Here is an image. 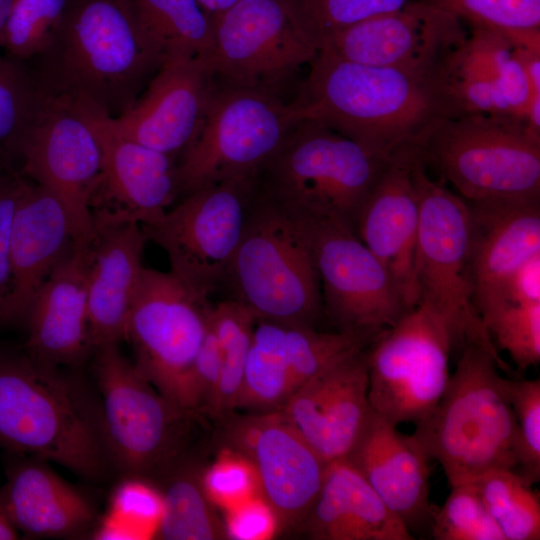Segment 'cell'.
Instances as JSON below:
<instances>
[{
    "mask_svg": "<svg viewBox=\"0 0 540 540\" xmlns=\"http://www.w3.org/2000/svg\"><path fill=\"white\" fill-rule=\"evenodd\" d=\"M515 53L528 81L531 94H540V48L516 44Z\"/></svg>",
    "mask_w": 540,
    "mask_h": 540,
    "instance_id": "obj_49",
    "label": "cell"
},
{
    "mask_svg": "<svg viewBox=\"0 0 540 540\" xmlns=\"http://www.w3.org/2000/svg\"><path fill=\"white\" fill-rule=\"evenodd\" d=\"M211 307L171 271L144 267L128 320L126 339L134 348V365L158 392L188 412L190 373Z\"/></svg>",
    "mask_w": 540,
    "mask_h": 540,
    "instance_id": "obj_14",
    "label": "cell"
},
{
    "mask_svg": "<svg viewBox=\"0 0 540 540\" xmlns=\"http://www.w3.org/2000/svg\"><path fill=\"white\" fill-rule=\"evenodd\" d=\"M392 157L319 121L299 119L257 173L255 186L300 219H336L354 229L360 208Z\"/></svg>",
    "mask_w": 540,
    "mask_h": 540,
    "instance_id": "obj_4",
    "label": "cell"
},
{
    "mask_svg": "<svg viewBox=\"0 0 540 540\" xmlns=\"http://www.w3.org/2000/svg\"><path fill=\"white\" fill-rule=\"evenodd\" d=\"M255 194V178H234L186 195L155 225L147 240L167 254L170 271L209 300L226 282Z\"/></svg>",
    "mask_w": 540,
    "mask_h": 540,
    "instance_id": "obj_11",
    "label": "cell"
},
{
    "mask_svg": "<svg viewBox=\"0 0 540 540\" xmlns=\"http://www.w3.org/2000/svg\"><path fill=\"white\" fill-rule=\"evenodd\" d=\"M0 495L12 523L27 536L78 535L95 518L86 496L37 462L13 466Z\"/></svg>",
    "mask_w": 540,
    "mask_h": 540,
    "instance_id": "obj_30",
    "label": "cell"
},
{
    "mask_svg": "<svg viewBox=\"0 0 540 540\" xmlns=\"http://www.w3.org/2000/svg\"><path fill=\"white\" fill-rule=\"evenodd\" d=\"M303 220L320 280L324 313L339 331L379 335L408 311L390 275L336 219Z\"/></svg>",
    "mask_w": 540,
    "mask_h": 540,
    "instance_id": "obj_16",
    "label": "cell"
},
{
    "mask_svg": "<svg viewBox=\"0 0 540 540\" xmlns=\"http://www.w3.org/2000/svg\"><path fill=\"white\" fill-rule=\"evenodd\" d=\"M345 459L414 536L430 528V459L412 434L401 433L373 411Z\"/></svg>",
    "mask_w": 540,
    "mask_h": 540,
    "instance_id": "obj_25",
    "label": "cell"
},
{
    "mask_svg": "<svg viewBox=\"0 0 540 540\" xmlns=\"http://www.w3.org/2000/svg\"><path fill=\"white\" fill-rule=\"evenodd\" d=\"M523 120L528 132L540 139V94L531 96Z\"/></svg>",
    "mask_w": 540,
    "mask_h": 540,
    "instance_id": "obj_50",
    "label": "cell"
},
{
    "mask_svg": "<svg viewBox=\"0 0 540 540\" xmlns=\"http://www.w3.org/2000/svg\"><path fill=\"white\" fill-rule=\"evenodd\" d=\"M516 419L517 466L530 484L540 480V379L508 380Z\"/></svg>",
    "mask_w": 540,
    "mask_h": 540,
    "instance_id": "obj_41",
    "label": "cell"
},
{
    "mask_svg": "<svg viewBox=\"0 0 540 540\" xmlns=\"http://www.w3.org/2000/svg\"><path fill=\"white\" fill-rule=\"evenodd\" d=\"M74 245L62 204L26 181L12 219V286L2 323L25 320L36 293Z\"/></svg>",
    "mask_w": 540,
    "mask_h": 540,
    "instance_id": "obj_28",
    "label": "cell"
},
{
    "mask_svg": "<svg viewBox=\"0 0 540 540\" xmlns=\"http://www.w3.org/2000/svg\"><path fill=\"white\" fill-rule=\"evenodd\" d=\"M224 524L227 538L235 540L269 539L280 528L276 513L261 496L226 510Z\"/></svg>",
    "mask_w": 540,
    "mask_h": 540,
    "instance_id": "obj_46",
    "label": "cell"
},
{
    "mask_svg": "<svg viewBox=\"0 0 540 540\" xmlns=\"http://www.w3.org/2000/svg\"><path fill=\"white\" fill-rule=\"evenodd\" d=\"M412 178L420 213L415 255L420 301L444 314L466 342L498 353L472 302L467 274V203L427 174L422 154L413 163Z\"/></svg>",
    "mask_w": 540,
    "mask_h": 540,
    "instance_id": "obj_15",
    "label": "cell"
},
{
    "mask_svg": "<svg viewBox=\"0 0 540 540\" xmlns=\"http://www.w3.org/2000/svg\"><path fill=\"white\" fill-rule=\"evenodd\" d=\"M15 0H0V46L3 45L5 28Z\"/></svg>",
    "mask_w": 540,
    "mask_h": 540,
    "instance_id": "obj_53",
    "label": "cell"
},
{
    "mask_svg": "<svg viewBox=\"0 0 540 540\" xmlns=\"http://www.w3.org/2000/svg\"><path fill=\"white\" fill-rule=\"evenodd\" d=\"M364 350L326 367L280 409L326 464L348 456L373 414Z\"/></svg>",
    "mask_w": 540,
    "mask_h": 540,
    "instance_id": "obj_21",
    "label": "cell"
},
{
    "mask_svg": "<svg viewBox=\"0 0 540 540\" xmlns=\"http://www.w3.org/2000/svg\"><path fill=\"white\" fill-rule=\"evenodd\" d=\"M13 153L21 158L23 172L62 204L75 245L88 248L96 234L92 203L102 152L82 102L68 96L39 106Z\"/></svg>",
    "mask_w": 540,
    "mask_h": 540,
    "instance_id": "obj_12",
    "label": "cell"
},
{
    "mask_svg": "<svg viewBox=\"0 0 540 540\" xmlns=\"http://www.w3.org/2000/svg\"><path fill=\"white\" fill-rule=\"evenodd\" d=\"M202 468L184 455L158 478L162 513L155 535L164 540L226 539L224 521L207 497Z\"/></svg>",
    "mask_w": 540,
    "mask_h": 540,
    "instance_id": "obj_31",
    "label": "cell"
},
{
    "mask_svg": "<svg viewBox=\"0 0 540 540\" xmlns=\"http://www.w3.org/2000/svg\"><path fill=\"white\" fill-rule=\"evenodd\" d=\"M19 532L12 523L0 495V540L17 539Z\"/></svg>",
    "mask_w": 540,
    "mask_h": 540,
    "instance_id": "obj_51",
    "label": "cell"
},
{
    "mask_svg": "<svg viewBox=\"0 0 540 540\" xmlns=\"http://www.w3.org/2000/svg\"><path fill=\"white\" fill-rule=\"evenodd\" d=\"M421 149L393 155L360 208L354 231L384 266L408 310L419 301L415 255L419 201L412 166Z\"/></svg>",
    "mask_w": 540,
    "mask_h": 540,
    "instance_id": "obj_23",
    "label": "cell"
},
{
    "mask_svg": "<svg viewBox=\"0 0 540 540\" xmlns=\"http://www.w3.org/2000/svg\"><path fill=\"white\" fill-rule=\"evenodd\" d=\"M467 35L452 14L413 1L345 28L319 51L358 64L424 72L439 69Z\"/></svg>",
    "mask_w": 540,
    "mask_h": 540,
    "instance_id": "obj_19",
    "label": "cell"
},
{
    "mask_svg": "<svg viewBox=\"0 0 540 540\" xmlns=\"http://www.w3.org/2000/svg\"><path fill=\"white\" fill-rule=\"evenodd\" d=\"M225 283L257 320L315 327L324 313L308 231L256 190Z\"/></svg>",
    "mask_w": 540,
    "mask_h": 540,
    "instance_id": "obj_5",
    "label": "cell"
},
{
    "mask_svg": "<svg viewBox=\"0 0 540 540\" xmlns=\"http://www.w3.org/2000/svg\"><path fill=\"white\" fill-rule=\"evenodd\" d=\"M0 446L87 477L107 453L101 417L72 381L27 354L0 356Z\"/></svg>",
    "mask_w": 540,
    "mask_h": 540,
    "instance_id": "obj_3",
    "label": "cell"
},
{
    "mask_svg": "<svg viewBox=\"0 0 540 540\" xmlns=\"http://www.w3.org/2000/svg\"><path fill=\"white\" fill-rule=\"evenodd\" d=\"M505 540L540 539V497L514 469H496L474 480Z\"/></svg>",
    "mask_w": 540,
    "mask_h": 540,
    "instance_id": "obj_35",
    "label": "cell"
},
{
    "mask_svg": "<svg viewBox=\"0 0 540 540\" xmlns=\"http://www.w3.org/2000/svg\"><path fill=\"white\" fill-rule=\"evenodd\" d=\"M218 422L223 447L251 464L260 496L276 513L280 527H301L327 464L281 410L233 412Z\"/></svg>",
    "mask_w": 540,
    "mask_h": 540,
    "instance_id": "obj_17",
    "label": "cell"
},
{
    "mask_svg": "<svg viewBox=\"0 0 540 540\" xmlns=\"http://www.w3.org/2000/svg\"><path fill=\"white\" fill-rule=\"evenodd\" d=\"M429 530L435 540H505L474 481L451 486L443 505H432Z\"/></svg>",
    "mask_w": 540,
    "mask_h": 540,
    "instance_id": "obj_38",
    "label": "cell"
},
{
    "mask_svg": "<svg viewBox=\"0 0 540 540\" xmlns=\"http://www.w3.org/2000/svg\"><path fill=\"white\" fill-rule=\"evenodd\" d=\"M221 367L219 343L209 321L189 378L187 409L191 413L209 415L221 377Z\"/></svg>",
    "mask_w": 540,
    "mask_h": 540,
    "instance_id": "obj_44",
    "label": "cell"
},
{
    "mask_svg": "<svg viewBox=\"0 0 540 540\" xmlns=\"http://www.w3.org/2000/svg\"><path fill=\"white\" fill-rule=\"evenodd\" d=\"M95 232L88 247L87 302L90 338L96 350L126 339L147 238L135 222L101 224Z\"/></svg>",
    "mask_w": 540,
    "mask_h": 540,
    "instance_id": "obj_26",
    "label": "cell"
},
{
    "mask_svg": "<svg viewBox=\"0 0 540 540\" xmlns=\"http://www.w3.org/2000/svg\"><path fill=\"white\" fill-rule=\"evenodd\" d=\"M497 348L505 350L519 372L540 362V302L501 303L481 315Z\"/></svg>",
    "mask_w": 540,
    "mask_h": 540,
    "instance_id": "obj_39",
    "label": "cell"
},
{
    "mask_svg": "<svg viewBox=\"0 0 540 540\" xmlns=\"http://www.w3.org/2000/svg\"><path fill=\"white\" fill-rule=\"evenodd\" d=\"M80 101L102 152L101 180L92 203L95 227L115 222L155 225L179 195L173 157L127 138L107 113Z\"/></svg>",
    "mask_w": 540,
    "mask_h": 540,
    "instance_id": "obj_18",
    "label": "cell"
},
{
    "mask_svg": "<svg viewBox=\"0 0 540 540\" xmlns=\"http://www.w3.org/2000/svg\"><path fill=\"white\" fill-rule=\"evenodd\" d=\"M200 6L209 14H216L222 12L240 0H197Z\"/></svg>",
    "mask_w": 540,
    "mask_h": 540,
    "instance_id": "obj_52",
    "label": "cell"
},
{
    "mask_svg": "<svg viewBox=\"0 0 540 540\" xmlns=\"http://www.w3.org/2000/svg\"><path fill=\"white\" fill-rule=\"evenodd\" d=\"M289 105L297 120L319 121L389 157L422 149L438 123L461 115L439 69L363 65L326 51H318Z\"/></svg>",
    "mask_w": 540,
    "mask_h": 540,
    "instance_id": "obj_1",
    "label": "cell"
},
{
    "mask_svg": "<svg viewBox=\"0 0 540 540\" xmlns=\"http://www.w3.org/2000/svg\"><path fill=\"white\" fill-rule=\"evenodd\" d=\"M56 32L72 97L108 115L111 105L124 102L129 108L138 84L162 63L141 33L130 0H80L65 10Z\"/></svg>",
    "mask_w": 540,
    "mask_h": 540,
    "instance_id": "obj_9",
    "label": "cell"
},
{
    "mask_svg": "<svg viewBox=\"0 0 540 540\" xmlns=\"http://www.w3.org/2000/svg\"><path fill=\"white\" fill-rule=\"evenodd\" d=\"M96 350L106 451L126 477L158 478L184 455L188 424L198 415L158 392L117 345Z\"/></svg>",
    "mask_w": 540,
    "mask_h": 540,
    "instance_id": "obj_10",
    "label": "cell"
},
{
    "mask_svg": "<svg viewBox=\"0 0 540 540\" xmlns=\"http://www.w3.org/2000/svg\"><path fill=\"white\" fill-rule=\"evenodd\" d=\"M25 183L26 180L16 174L0 176V322L8 303L12 286V219Z\"/></svg>",
    "mask_w": 540,
    "mask_h": 540,
    "instance_id": "obj_47",
    "label": "cell"
},
{
    "mask_svg": "<svg viewBox=\"0 0 540 540\" xmlns=\"http://www.w3.org/2000/svg\"><path fill=\"white\" fill-rule=\"evenodd\" d=\"M540 302V254L523 263L508 279L501 303Z\"/></svg>",
    "mask_w": 540,
    "mask_h": 540,
    "instance_id": "obj_48",
    "label": "cell"
},
{
    "mask_svg": "<svg viewBox=\"0 0 540 540\" xmlns=\"http://www.w3.org/2000/svg\"><path fill=\"white\" fill-rule=\"evenodd\" d=\"M88 248L76 245L36 293L25 320L27 355L52 367L76 365L93 349L87 302Z\"/></svg>",
    "mask_w": 540,
    "mask_h": 540,
    "instance_id": "obj_27",
    "label": "cell"
},
{
    "mask_svg": "<svg viewBox=\"0 0 540 540\" xmlns=\"http://www.w3.org/2000/svg\"><path fill=\"white\" fill-rule=\"evenodd\" d=\"M209 321L219 343L222 367L218 389L208 416L219 421L236 411L257 318L248 307L233 298L212 305Z\"/></svg>",
    "mask_w": 540,
    "mask_h": 540,
    "instance_id": "obj_34",
    "label": "cell"
},
{
    "mask_svg": "<svg viewBox=\"0 0 540 540\" xmlns=\"http://www.w3.org/2000/svg\"><path fill=\"white\" fill-rule=\"evenodd\" d=\"M305 37L320 48L336 33L416 0H283Z\"/></svg>",
    "mask_w": 540,
    "mask_h": 540,
    "instance_id": "obj_37",
    "label": "cell"
},
{
    "mask_svg": "<svg viewBox=\"0 0 540 540\" xmlns=\"http://www.w3.org/2000/svg\"><path fill=\"white\" fill-rule=\"evenodd\" d=\"M285 324L257 320L236 402V410H280L295 392L283 356Z\"/></svg>",
    "mask_w": 540,
    "mask_h": 540,
    "instance_id": "obj_33",
    "label": "cell"
},
{
    "mask_svg": "<svg viewBox=\"0 0 540 540\" xmlns=\"http://www.w3.org/2000/svg\"><path fill=\"white\" fill-rule=\"evenodd\" d=\"M38 108L27 77L16 65L0 59V148L13 153Z\"/></svg>",
    "mask_w": 540,
    "mask_h": 540,
    "instance_id": "obj_43",
    "label": "cell"
},
{
    "mask_svg": "<svg viewBox=\"0 0 540 540\" xmlns=\"http://www.w3.org/2000/svg\"><path fill=\"white\" fill-rule=\"evenodd\" d=\"M466 203L467 274L472 302L481 317L501 302L511 275L540 254V200Z\"/></svg>",
    "mask_w": 540,
    "mask_h": 540,
    "instance_id": "obj_22",
    "label": "cell"
},
{
    "mask_svg": "<svg viewBox=\"0 0 540 540\" xmlns=\"http://www.w3.org/2000/svg\"><path fill=\"white\" fill-rule=\"evenodd\" d=\"M161 513V493L147 479L126 477L113 493L111 516L129 528L152 524L157 527Z\"/></svg>",
    "mask_w": 540,
    "mask_h": 540,
    "instance_id": "obj_45",
    "label": "cell"
},
{
    "mask_svg": "<svg viewBox=\"0 0 540 540\" xmlns=\"http://www.w3.org/2000/svg\"><path fill=\"white\" fill-rule=\"evenodd\" d=\"M515 47L501 33L471 27L466 39L445 57L439 73L461 115L524 119L532 94Z\"/></svg>",
    "mask_w": 540,
    "mask_h": 540,
    "instance_id": "obj_24",
    "label": "cell"
},
{
    "mask_svg": "<svg viewBox=\"0 0 540 540\" xmlns=\"http://www.w3.org/2000/svg\"><path fill=\"white\" fill-rule=\"evenodd\" d=\"M301 527L316 540H415L404 522L346 460L326 465Z\"/></svg>",
    "mask_w": 540,
    "mask_h": 540,
    "instance_id": "obj_29",
    "label": "cell"
},
{
    "mask_svg": "<svg viewBox=\"0 0 540 540\" xmlns=\"http://www.w3.org/2000/svg\"><path fill=\"white\" fill-rule=\"evenodd\" d=\"M457 352L456 369L434 408L415 423L413 437L442 467L450 486L496 469L517 467L516 419L509 366L475 342Z\"/></svg>",
    "mask_w": 540,
    "mask_h": 540,
    "instance_id": "obj_2",
    "label": "cell"
},
{
    "mask_svg": "<svg viewBox=\"0 0 540 540\" xmlns=\"http://www.w3.org/2000/svg\"><path fill=\"white\" fill-rule=\"evenodd\" d=\"M66 10V0H15L3 45L16 57H28L52 41Z\"/></svg>",
    "mask_w": 540,
    "mask_h": 540,
    "instance_id": "obj_40",
    "label": "cell"
},
{
    "mask_svg": "<svg viewBox=\"0 0 540 540\" xmlns=\"http://www.w3.org/2000/svg\"><path fill=\"white\" fill-rule=\"evenodd\" d=\"M422 155L466 201L540 200V139L523 119L446 118L428 135Z\"/></svg>",
    "mask_w": 540,
    "mask_h": 540,
    "instance_id": "obj_6",
    "label": "cell"
},
{
    "mask_svg": "<svg viewBox=\"0 0 540 540\" xmlns=\"http://www.w3.org/2000/svg\"><path fill=\"white\" fill-rule=\"evenodd\" d=\"M214 86L207 59H165L140 99L109 115L110 122L127 138L174 158L197 135Z\"/></svg>",
    "mask_w": 540,
    "mask_h": 540,
    "instance_id": "obj_20",
    "label": "cell"
},
{
    "mask_svg": "<svg viewBox=\"0 0 540 540\" xmlns=\"http://www.w3.org/2000/svg\"><path fill=\"white\" fill-rule=\"evenodd\" d=\"M210 18L212 48L207 62L220 85L282 98L318 53L283 0H240Z\"/></svg>",
    "mask_w": 540,
    "mask_h": 540,
    "instance_id": "obj_13",
    "label": "cell"
},
{
    "mask_svg": "<svg viewBox=\"0 0 540 540\" xmlns=\"http://www.w3.org/2000/svg\"><path fill=\"white\" fill-rule=\"evenodd\" d=\"M464 344L444 314L420 301L366 352L373 411L395 426L422 419L447 386L451 354Z\"/></svg>",
    "mask_w": 540,
    "mask_h": 540,
    "instance_id": "obj_8",
    "label": "cell"
},
{
    "mask_svg": "<svg viewBox=\"0 0 540 540\" xmlns=\"http://www.w3.org/2000/svg\"><path fill=\"white\" fill-rule=\"evenodd\" d=\"M297 122L272 93L215 83L201 127L176 163L179 195L234 178H255Z\"/></svg>",
    "mask_w": 540,
    "mask_h": 540,
    "instance_id": "obj_7",
    "label": "cell"
},
{
    "mask_svg": "<svg viewBox=\"0 0 540 540\" xmlns=\"http://www.w3.org/2000/svg\"><path fill=\"white\" fill-rule=\"evenodd\" d=\"M130 3L141 33L162 62L173 57L208 58L212 23L197 0H130Z\"/></svg>",
    "mask_w": 540,
    "mask_h": 540,
    "instance_id": "obj_32",
    "label": "cell"
},
{
    "mask_svg": "<svg viewBox=\"0 0 540 540\" xmlns=\"http://www.w3.org/2000/svg\"><path fill=\"white\" fill-rule=\"evenodd\" d=\"M222 448L214 462L202 469L201 481L210 501L228 510L260 496V491L251 464L240 454Z\"/></svg>",
    "mask_w": 540,
    "mask_h": 540,
    "instance_id": "obj_42",
    "label": "cell"
},
{
    "mask_svg": "<svg viewBox=\"0 0 540 540\" xmlns=\"http://www.w3.org/2000/svg\"><path fill=\"white\" fill-rule=\"evenodd\" d=\"M442 9L470 27L501 33L540 48V0H416Z\"/></svg>",
    "mask_w": 540,
    "mask_h": 540,
    "instance_id": "obj_36",
    "label": "cell"
}]
</instances>
